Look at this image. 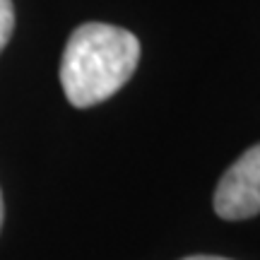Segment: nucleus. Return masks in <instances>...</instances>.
<instances>
[{
  "label": "nucleus",
  "mask_w": 260,
  "mask_h": 260,
  "mask_svg": "<svg viewBox=\"0 0 260 260\" xmlns=\"http://www.w3.org/2000/svg\"><path fill=\"white\" fill-rule=\"evenodd\" d=\"M140 63V41L128 29L87 22L70 34L60 60V84L68 102L89 109L111 99Z\"/></svg>",
  "instance_id": "nucleus-1"
},
{
  "label": "nucleus",
  "mask_w": 260,
  "mask_h": 260,
  "mask_svg": "<svg viewBox=\"0 0 260 260\" xmlns=\"http://www.w3.org/2000/svg\"><path fill=\"white\" fill-rule=\"evenodd\" d=\"M214 212L222 219H248L260 214V145L243 152L226 169L214 190Z\"/></svg>",
  "instance_id": "nucleus-2"
},
{
  "label": "nucleus",
  "mask_w": 260,
  "mask_h": 260,
  "mask_svg": "<svg viewBox=\"0 0 260 260\" xmlns=\"http://www.w3.org/2000/svg\"><path fill=\"white\" fill-rule=\"evenodd\" d=\"M15 31V5L12 0H0V51L8 46Z\"/></svg>",
  "instance_id": "nucleus-3"
},
{
  "label": "nucleus",
  "mask_w": 260,
  "mask_h": 260,
  "mask_svg": "<svg viewBox=\"0 0 260 260\" xmlns=\"http://www.w3.org/2000/svg\"><path fill=\"white\" fill-rule=\"evenodd\" d=\"M183 260H229V258H219V255H190Z\"/></svg>",
  "instance_id": "nucleus-4"
},
{
  "label": "nucleus",
  "mask_w": 260,
  "mask_h": 260,
  "mask_svg": "<svg viewBox=\"0 0 260 260\" xmlns=\"http://www.w3.org/2000/svg\"><path fill=\"white\" fill-rule=\"evenodd\" d=\"M3 217H5V205H3V193H0V226H3Z\"/></svg>",
  "instance_id": "nucleus-5"
}]
</instances>
